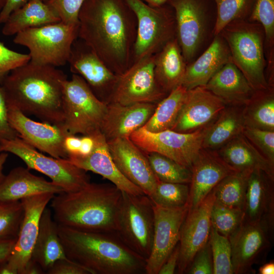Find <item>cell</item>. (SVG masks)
I'll use <instances>...</instances> for the list:
<instances>
[{"mask_svg": "<svg viewBox=\"0 0 274 274\" xmlns=\"http://www.w3.org/2000/svg\"><path fill=\"white\" fill-rule=\"evenodd\" d=\"M78 21V37L113 73L133 64L137 20L125 0H85Z\"/></svg>", "mask_w": 274, "mask_h": 274, "instance_id": "1", "label": "cell"}, {"mask_svg": "<svg viewBox=\"0 0 274 274\" xmlns=\"http://www.w3.org/2000/svg\"><path fill=\"white\" fill-rule=\"evenodd\" d=\"M66 79V74L57 67L29 61L12 70L1 86L8 102L25 114L62 125L63 84Z\"/></svg>", "mask_w": 274, "mask_h": 274, "instance_id": "2", "label": "cell"}, {"mask_svg": "<svg viewBox=\"0 0 274 274\" xmlns=\"http://www.w3.org/2000/svg\"><path fill=\"white\" fill-rule=\"evenodd\" d=\"M58 232L66 257L91 274L145 273L146 260L116 232L83 231L59 224Z\"/></svg>", "mask_w": 274, "mask_h": 274, "instance_id": "3", "label": "cell"}, {"mask_svg": "<svg viewBox=\"0 0 274 274\" xmlns=\"http://www.w3.org/2000/svg\"><path fill=\"white\" fill-rule=\"evenodd\" d=\"M121 198L122 191L114 184L90 182L77 191L55 194L50 207L59 225L83 231L116 232Z\"/></svg>", "mask_w": 274, "mask_h": 274, "instance_id": "4", "label": "cell"}, {"mask_svg": "<svg viewBox=\"0 0 274 274\" xmlns=\"http://www.w3.org/2000/svg\"><path fill=\"white\" fill-rule=\"evenodd\" d=\"M219 35L228 47L233 62L252 88L255 91L269 88L265 76L264 35L260 24L237 19L225 26Z\"/></svg>", "mask_w": 274, "mask_h": 274, "instance_id": "5", "label": "cell"}, {"mask_svg": "<svg viewBox=\"0 0 274 274\" xmlns=\"http://www.w3.org/2000/svg\"><path fill=\"white\" fill-rule=\"evenodd\" d=\"M78 27L60 21L26 29L15 35L13 42L28 49L30 61L57 67L67 63Z\"/></svg>", "mask_w": 274, "mask_h": 274, "instance_id": "6", "label": "cell"}, {"mask_svg": "<svg viewBox=\"0 0 274 274\" xmlns=\"http://www.w3.org/2000/svg\"><path fill=\"white\" fill-rule=\"evenodd\" d=\"M62 125L68 133L92 135L100 131L107 104L99 99L84 79L73 74L63 84Z\"/></svg>", "mask_w": 274, "mask_h": 274, "instance_id": "7", "label": "cell"}, {"mask_svg": "<svg viewBox=\"0 0 274 274\" xmlns=\"http://www.w3.org/2000/svg\"><path fill=\"white\" fill-rule=\"evenodd\" d=\"M125 1L137 20L133 63L155 55L177 38L174 11L163 5L152 7L142 0Z\"/></svg>", "mask_w": 274, "mask_h": 274, "instance_id": "8", "label": "cell"}, {"mask_svg": "<svg viewBox=\"0 0 274 274\" xmlns=\"http://www.w3.org/2000/svg\"><path fill=\"white\" fill-rule=\"evenodd\" d=\"M154 224L153 204L150 197L145 194L122 191L116 233L126 246L145 260L152 249Z\"/></svg>", "mask_w": 274, "mask_h": 274, "instance_id": "9", "label": "cell"}, {"mask_svg": "<svg viewBox=\"0 0 274 274\" xmlns=\"http://www.w3.org/2000/svg\"><path fill=\"white\" fill-rule=\"evenodd\" d=\"M0 150L1 152L17 156L29 169L36 170L47 176L64 192L77 191L90 182L86 171L67 159L46 156L19 136L0 141Z\"/></svg>", "mask_w": 274, "mask_h": 274, "instance_id": "10", "label": "cell"}, {"mask_svg": "<svg viewBox=\"0 0 274 274\" xmlns=\"http://www.w3.org/2000/svg\"><path fill=\"white\" fill-rule=\"evenodd\" d=\"M207 128L181 133L170 129L153 132L142 127L133 132L129 139L144 153L160 154L191 169L202 148Z\"/></svg>", "mask_w": 274, "mask_h": 274, "instance_id": "11", "label": "cell"}, {"mask_svg": "<svg viewBox=\"0 0 274 274\" xmlns=\"http://www.w3.org/2000/svg\"><path fill=\"white\" fill-rule=\"evenodd\" d=\"M167 95L156 81L154 55H152L134 62L118 75L108 104H157Z\"/></svg>", "mask_w": 274, "mask_h": 274, "instance_id": "12", "label": "cell"}, {"mask_svg": "<svg viewBox=\"0 0 274 274\" xmlns=\"http://www.w3.org/2000/svg\"><path fill=\"white\" fill-rule=\"evenodd\" d=\"M273 231L259 223L244 221L228 238L233 274L255 273V264L264 262L272 246Z\"/></svg>", "mask_w": 274, "mask_h": 274, "instance_id": "13", "label": "cell"}, {"mask_svg": "<svg viewBox=\"0 0 274 274\" xmlns=\"http://www.w3.org/2000/svg\"><path fill=\"white\" fill-rule=\"evenodd\" d=\"M153 204L154 231L151 253L146 260V274H158L162 265L179 243L182 225L189 210V204L177 208Z\"/></svg>", "mask_w": 274, "mask_h": 274, "instance_id": "14", "label": "cell"}, {"mask_svg": "<svg viewBox=\"0 0 274 274\" xmlns=\"http://www.w3.org/2000/svg\"><path fill=\"white\" fill-rule=\"evenodd\" d=\"M8 119L19 137L40 151L57 158H67L64 140L69 133L62 125L38 122L8 103Z\"/></svg>", "mask_w": 274, "mask_h": 274, "instance_id": "15", "label": "cell"}, {"mask_svg": "<svg viewBox=\"0 0 274 274\" xmlns=\"http://www.w3.org/2000/svg\"><path fill=\"white\" fill-rule=\"evenodd\" d=\"M67 63L71 72L81 77L94 94L108 104L118 75L78 37L73 44Z\"/></svg>", "mask_w": 274, "mask_h": 274, "instance_id": "16", "label": "cell"}, {"mask_svg": "<svg viewBox=\"0 0 274 274\" xmlns=\"http://www.w3.org/2000/svg\"><path fill=\"white\" fill-rule=\"evenodd\" d=\"M55 195L43 193L20 200L24 210L23 216L15 244L6 261L16 274H23L31 260L41 215Z\"/></svg>", "mask_w": 274, "mask_h": 274, "instance_id": "17", "label": "cell"}, {"mask_svg": "<svg viewBox=\"0 0 274 274\" xmlns=\"http://www.w3.org/2000/svg\"><path fill=\"white\" fill-rule=\"evenodd\" d=\"M215 201L213 190L195 208L188 210L179 240V273H186L197 252L208 242L211 229V212Z\"/></svg>", "mask_w": 274, "mask_h": 274, "instance_id": "18", "label": "cell"}, {"mask_svg": "<svg viewBox=\"0 0 274 274\" xmlns=\"http://www.w3.org/2000/svg\"><path fill=\"white\" fill-rule=\"evenodd\" d=\"M112 158L120 172L149 197L154 192L158 180L146 154L129 138L107 141Z\"/></svg>", "mask_w": 274, "mask_h": 274, "instance_id": "19", "label": "cell"}, {"mask_svg": "<svg viewBox=\"0 0 274 274\" xmlns=\"http://www.w3.org/2000/svg\"><path fill=\"white\" fill-rule=\"evenodd\" d=\"M176 19L177 39L183 57L190 63L204 38L206 15L200 0H168Z\"/></svg>", "mask_w": 274, "mask_h": 274, "instance_id": "20", "label": "cell"}, {"mask_svg": "<svg viewBox=\"0 0 274 274\" xmlns=\"http://www.w3.org/2000/svg\"><path fill=\"white\" fill-rule=\"evenodd\" d=\"M225 107L221 99L204 86L187 90L181 110L170 130L191 133L206 127Z\"/></svg>", "mask_w": 274, "mask_h": 274, "instance_id": "21", "label": "cell"}, {"mask_svg": "<svg viewBox=\"0 0 274 274\" xmlns=\"http://www.w3.org/2000/svg\"><path fill=\"white\" fill-rule=\"evenodd\" d=\"M189 209L195 208L225 177L235 172L216 150L201 148L191 166Z\"/></svg>", "mask_w": 274, "mask_h": 274, "instance_id": "22", "label": "cell"}, {"mask_svg": "<svg viewBox=\"0 0 274 274\" xmlns=\"http://www.w3.org/2000/svg\"><path fill=\"white\" fill-rule=\"evenodd\" d=\"M244 213V221L273 231L274 178L262 170L255 169L249 176Z\"/></svg>", "mask_w": 274, "mask_h": 274, "instance_id": "23", "label": "cell"}, {"mask_svg": "<svg viewBox=\"0 0 274 274\" xmlns=\"http://www.w3.org/2000/svg\"><path fill=\"white\" fill-rule=\"evenodd\" d=\"M94 147L87 155H69L67 159L77 167L101 176L120 190L128 193L145 194L138 186L128 180L118 170L109 150L107 141L101 131L91 135Z\"/></svg>", "mask_w": 274, "mask_h": 274, "instance_id": "24", "label": "cell"}, {"mask_svg": "<svg viewBox=\"0 0 274 274\" xmlns=\"http://www.w3.org/2000/svg\"><path fill=\"white\" fill-rule=\"evenodd\" d=\"M156 105L152 103L130 105L109 103L100 131L107 141L129 138L133 132L145 125L153 114Z\"/></svg>", "mask_w": 274, "mask_h": 274, "instance_id": "25", "label": "cell"}, {"mask_svg": "<svg viewBox=\"0 0 274 274\" xmlns=\"http://www.w3.org/2000/svg\"><path fill=\"white\" fill-rule=\"evenodd\" d=\"M63 190L52 182L18 166L12 169L0 181V202L20 201L25 197L47 193L57 194Z\"/></svg>", "mask_w": 274, "mask_h": 274, "instance_id": "26", "label": "cell"}, {"mask_svg": "<svg viewBox=\"0 0 274 274\" xmlns=\"http://www.w3.org/2000/svg\"><path fill=\"white\" fill-rule=\"evenodd\" d=\"M228 47L220 35L194 61L187 64L181 85L187 90L204 86L210 79L231 59Z\"/></svg>", "mask_w": 274, "mask_h": 274, "instance_id": "27", "label": "cell"}, {"mask_svg": "<svg viewBox=\"0 0 274 274\" xmlns=\"http://www.w3.org/2000/svg\"><path fill=\"white\" fill-rule=\"evenodd\" d=\"M204 87L221 99L226 106H244L255 91L231 58Z\"/></svg>", "mask_w": 274, "mask_h": 274, "instance_id": "28", "label": "cell"}, {"mask_svg": "<svg viewBox=\"0 0 274 274\" xmlns=\"http://www.w3.org/2000/svg\"><path fill=\"white\" fill-rule=\"evenodd\" d=\"M234 172L251 173L261 169L274 178V165L266 159L243 133L216 150Z\"/></svg>", "mask_w": 274, "mask_h": 274, "instance_id": "29", "label": "cell"}, {"mask_svg": "<svg viewBox=\"0 0 274 274\" xmlns=\"http://www.w3.org/2000/svg\"><path fill=\"white\" fill-rule=\"evenodd\" d=\"M51 210L46 208L40 218L38 236L31 259L46 271L57 260L66 258Z\"/></svg>", "mask_w": 274, "mask_h": 274, "instance_id": "30", "label": "cell"}, {"mask_svg": "<svg viewBox=\"0 0 274 274\" xmlns=\"http://www.w3.org/2000/svg\"><path fill=\"white\" fill-rule=\"evenodd\" d=\"M243 107L226 106L207 126L202 148L217 150L243 133L245 127Z\"/></svg>", "mask_w": 274, "mask_h": 274, "instance_id": "31", "label": "cell"}, {"mask_svg": "<svg viewBox=\"0 0 274 274\" xmlns=\"http://www.w3.org/2000/svg\"><path fill=\"white\" fill-rule=\"evenodd\" d=\"M187 63L177 38L154 55V74L157 83L167 94L181 85Z\"/></svg>", "mask_w": 274, "mask_h": 274, "instance_id": "32", "label": "cell"}, {"mask_svg": "<svg viewBox=\"0 0 274 274\" xmlns=\"http://www.w3.org/2000/svg\"><path fill=\"white\" fill-rule=\"evenodd\" d=\"M60 21L59 16L46 2L30 0L10 15L2 31L5 36H11L26 29Z\"/></svg>", "mask_w": 274, "mask_h": 274, "instance_id": "33", "label": "cell"}, {"mask_svg": "<svg viewBox=\"0 0 274 274\" xmlns=\"http://www.w3.org/2000/svg\"><path fill=\"white\" fill-rule=\"evenodd\" d=\"M245 127L274 131V88L254 91L243 107Z\"/></svg>", "mask_w": 274, "mask_h": 274, "instance_id": "34", "label": "cell"}, {"mask_svg": "<svg viewBox=\"0 0 274 274\" xmlns=\"http://www.w3.org/2000/svg\"><path fill=\"white\" fill-rule=\"evenodd\" d=\"M187 89L179 85L170 92L156 105L150 118L143 126L156 132L171 129L181 110Z\"/></svg>", "mask_w": 274, "mask_h": 274, "instance_id": "35", "label": "cell"}, {"mask_svg": "<svg viewBox=\"0 0 274 274\" xmlns=\"http://www.w3.org/2000/svg\"><path fill=\"white\" fill-rule=\"evenodd\" d=\"M249 21L262 26L264 35L265 73L274 77V0H256Z\"/></svg>", "mask_w": 274, "mask_h": 274, "instance_id": "36", "label": "cell"}, {"mask_svg": "<svg viewBox=\"0 0 274 274\" xmlns=\"http://www.w3.org/2000/svg\"><path fill=\"white\" fill-rule=\"evenodd\" d=\"M250 174L234 172L223 178L213 189L215 201L244 211L248 180Z\"/></svg>", "mask_w": 274, "mask_h": 274, "instance_id": "37", "label": "cell"}, {"mask_svg": "<svg viewBox=\"0 0 274 274\" xmlns=\"http://www.w3.org/2000/svg\"><path fill=\"white\" fill-rule=\"evenodd\" d=\"M145 154L152 170L158 181L190 184L191 170L189 168L157 153Z\"/></svg>", "mask_w": 274, "mask_h": 274, "instance_id": "38", "label": "cell"}, {"mask_svg": "<svg viewBox=\"0 0 274 274\" xmlns=\"http://www.w3.org/2000/svg\"><path fill=\"white\" fill-rule=\"evenodd\" d=\"M189 193L188 184L158 181L154 192L149 197L155 204L177 208L188 204Z\"/></svg>", "mask_w": 274, "mask_h": 274, "instance_id": "39", "label": "cell"}, {"mask_svg": "<svg viewBox=\"0 0 274 274\" xmlns=\"http://www.w3.org/2000/svg\"><path fill=\"white\" fill-rule=\"evenodd\" d=\"M210 218L212 227L228 238L243 223L244 213L241 209L230 208L214 201Z\"/></svg>", "mask_w": 274, "mask_h": 274, "instance_id": "40", "label": "cell"}, {"mask_svg": "<svg viewBox=\"0 0 274 274\" xmlns=\"http://www.w3.org/2000/svg\"><path fill=\"white\" fill-rule=\"evenodd\" d=\"M209 242L213 263V274H233L229 238L211 227Z\"/></svg>", "mask_w": 274, "mask_h": 274, "instance_id": "41", "label": "cell"}, {"mask_svg": "<svg viewBox=\"0 0 274 274\" xmlns=\"http://www.w3.org/2000/svg\"><path fill=\"white\" fill-rule=\"evenodd\" d=\"M217 5V18L214 28V36L231 22L245 19L251 0H214Z\"/></svg>", "mask_w": 274, "mask_h": 274, "instance_id": "42", "label": "cell"}, {"mask_svg": "<svg viewBox=\"0 0 274 274\" xmlns=\"http://www.w3.org/2000/svg\"><path fill=\"white\" fill-rule=\"evenodd\" d=\"M21 202H0V239L17 238L23 218Z\"/></svg>", "mask_w": 274, "mask_h": 274, "instance_id": "43", "label": "cell"}, {"mask_svg": "<svg viewBox=\"0 0 274 274\" xmlns=\"http://www.w3.org/2000/svg\"><path fill=\"white\" fill-rule=\"evenodd\" d=\"M242 133L254 148L274 165V131L245 127Z\"/></svg>", "mask_w": 274, "mask_h": 274, "instance_id": "44", "label": "cell"}, {"mask_svg": "<svg viewBox=\"0 0 274 274\" xmlns=\"http://www.w3.org/2000/svg\"><path fill=\"white\" fill-rule=\"evenodd\" d=\"M30 60L28 54L11 50L0 41V85L12 70L25 64Z\"/></svg>", "mask_w": 274, "mask_h": 274, "instance_id": "45", "label": "cell"}, {"mask_svg": "<svg viewBox=\"0 0 274 274\" xmlns=\"http://www.w3.org/2000/svg\"><path fill=\"white\" fill-rule=\"evenodd\" d=\"M85 0H49L46 2L57 14L61 21L78 24L79 12Z\"/></svg>", "mask_w": 274, "mask_h": 274, "instance_id": "46", "label": "cell"}, {"mask_svg": "<svg viewBox=\"0 0 274 274\" xmlns=\"http://www.w3.org/2000/svg\"><path fill=\"white\" fill-rule=\"evenodd\" d=\"M186 273L213 274V263L209 241L195 254Z\"/></svg>", "mask_w": 274, "mask_h": 274, "instance_id": "47", "label": "cell"}, {"mask_svg": "<svg viewBox=\"0 0 274 274\" xmlns=\"http://www.w3.org/2000/svg\"><path fill=\"white\" fill-rule=\"evenodd\" d=\"M18 136V133L9 123L8 102L5 91L0 85V141L12 140Z\"/></svg>", "mask_w": 274, "mask_h": 274, "instance_id": "48", "label": "cell"}, {"mask_svg": "<svg viewBox=\"0 0 274 274\" xmlns=\"http://www.w3.org/2000/svg\"><path fill=\"white\" fill-rule=\"evenodd\" d=\"M46 273L91 274L89 270L67 258L56 261Z\"/></svg>", "mask_w": 274, "mask_h": 274, "instance_id": "49", "label": "cell"}, {"mask_svg": "<svg viewBox=\"0 0 274 274\" xmlns=\"http://www.w3.org/2000/svg\"><path fill=\"white\" fill-rule=\"evenodd\" d=\"M180 254L178 243L161 266L158 274H173L177 267Z\"/></svg>", "mask_w": 274, "mask_h": 274, "instance_id": "50", "label": "cell"}, {"mask_svg": "<svg viewBox=\"0 0 274 274\" xmlns=\"http://www.w3.org/2000/svg\"><path fill=\"white\" fill-rule=\"evenodd\" d=\"M30 0H7L0 12V24H4L10 15L15 11L22 7Z\"/></svg>", "mask_w": 274, "mask_h": 274, "instance_id": "51", "label": "cell"}, {"mask_svg": "<svg viewBox=\"0 0 274 274\" xmlns=\"http://www.w3.org/2000/svg\"><path fill=\"white\" fill-rule=\"evenodd\" d=\"M81 144V136L68 134L64 140V148L67 156L78 154L80 152Z\"/></svg>", "mask_w": 274, "mask_h": 274, "instance_id": "52", "label": "cell"}, {"mask_svg": "<svg viewBox=\"0 0 274 274\" xmlns=\"http://www.w3.org/2000/svg\"><path fill=\"white\" fill-rule=\"evenodd\" d=\"M16 239V238L0 239V263L7 261Z\"/></svg>", "mask_w": 274, "mask_h": 274, "instance_id": "53", "label": "cell"}, {"mask_svg": "<svg viewBox=\"0 0 274 274\" xmlns=\"http://www.w3.org/2000/svg\"><path fill=\"white\" fill-rule=\"evenodd\" d=\"M81 144L80 152L78 154L86 155L90 153L94 147V140L91 135H82L81 136Z\"/></svg>", "mask_w": 274, "mask_h": 274, "instance_id": "54", "label": "cell"}, {"mask_svg": "<svg viewBox=\"0 0 274 274\" xmlns=\"http://www.w3.org/2000/svg\"><path fill=\"white\" fill-rule=\"evenodd\" d=\"M45 273L41 266L32 259L25 267L23 274H43Z\"/></svg>", "mask_w": 274, "mask_h": 274, "instance_id": "55", "label": "cell"}, {"mask_svg": "<svg viewBox=\"0 0 274 274\" xmlns=\"http://www.w3.org/2000/svg\"><path fill=\"white\" fill-rule=\"evenodd\" d=\"M259 273L260 274H273L274 273V262L271 261L265 264H263L259 268Z\"/></svg>", "mask_w": 274, "mask_h": 274, "instance_id": "56", "label": "cell"}, {"mask_svg": "<svg viewBox=\"0 0 274 274\" xmlns=\"http://www.w3.org/2000/svg\"><path fill=\"white\" fill-rule=\"evenodd\" d=\"M8 157V154L7 152H3L0 153V181L4 176L3 174V168Z\"/></svg>", "mask_w": 274, "mask_h": 274, "instance_id": "57", "label": "cell"}, {"mask_svg": "<svg viewBox=\"0 0 274 274\" xmlns=\"http://www.w3.org/2000/svg\"><path fill=\"white\" fill-rule=\"evenodd\" d=\"M0 274H16L8 265L7 262L0 263Z\"/></svg>", "mask_w": 274, "mask_h": 274, "instance_id": "58", "label": "cell"}, {"mask_svg": "<svg viewBox=\"0 0 274 274\" xmlns=\"http://www.w3.org/2000/svg\"><path fill=\"white\" fill-rule=\"evenodd\" d=\"M148 5L154 7L163 6L168 0H142Z\"/></svg>", "mask_w": 274, "mask_h": 274, "instance_id": "59", "label": "cell"}, {"mask_svg": "<svg viewBox=\"0 0 274 274\" xmlns=\"http://www.w3.org/2000/svg\"><path fill=\"white\" fill-rule=\"evenodd\" d=\"M7 0H0V12L3 8Z\"/></svg>", "mask_w": 274, "mask_h": 274, "instance_id": "60", "label": "cell"}, {"mask_svg": "<svg viewBox=\"0 0 274 274\" xmlns=\"http://www.w3.org/2000/svg\"><path fill=\"white\" fill-rule=\"evenodd\" d=\"M42 1L44 2H48L49 0H42Z\"/></svg>", "mask_w": 274, "mask_h": 274, "instance_id": "61", "label": "cell"}, {"mask_svg": "<svg viewBox=\"0 0 274 274\" xmlns=\"http://www.w3.org/2000/svg\"><path fill=\"white\" fill-rule=\"evenodd\" d=\"M1 153V150H0V153Z\"/></svg>", "mask_w": 274, "mask_h": 274, "instance_id": "62", "label": "cell"}]
</instances>
